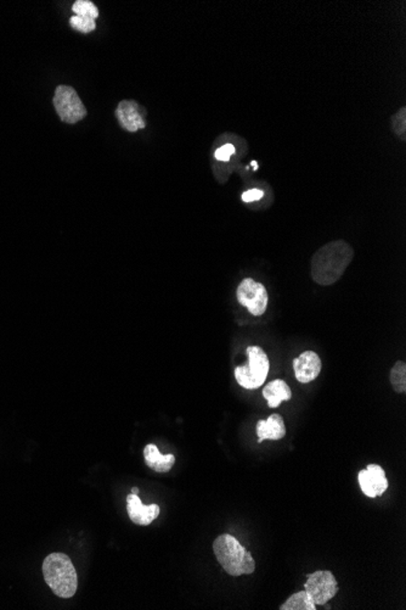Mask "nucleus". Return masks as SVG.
Returning a JSON list of instances; mask_svg holds the SVG:
<instances>
[{"label":"nucleus","mask_w":406,"mask_h":610,"mask_svg":"<svg viewBox=\"0 0 406 610\" xmlns=\"http://www.w3.org/2000/svg\"><path fill=\"white\" fill-rule=\"evenodd\" d=\"M354 257L347 242L334 240L320 247L310 262V276L317 284L329 287L339 282Z\"/></svg>","instance_id":"obj_1"},{"label":"nucleus","mask_w":406,"mask_h":610,"mask_svg":"<svg viewBox=\"0 0 406 610\" xmlns=\"http://www.w3.org/2000/svg\"><path fill=\"white\" fill-rule=\"evenodd\" d=\"M213 551L221 568L231 577L250 575L256 570L252 555L231 535L218 536L213 542Z\"/></svg>","instance_id":"obj_2"},{"label":"nucleus","mask_w":406,"mask_h":610,"mask_svg":"<svg viewBox=\"0 0 406 610\" xmlns=\"http://www.w3.org/2000/svg\"><path fill=\"white\" fill-rule=\"evenodd\" d=\"M43 575L57 597L71 598L76 594L78 577L68 555L64 553L48 555L43 563Z\"/></svg>","instance_id":"obj_3"},{"label":"nucleus","mask_w":406,"mask_h":610,"mask_svg":"<svg viewBox=\"0 0 406 610\" xmlns=\"http://www.w3.org/2000/svg\"><path fill=\"white\" fill-rule=\"evenodd\" d=\"M246 353L248 356V362L247 365L236 367L235 378L243 389L254 390L265 382L270 363L267 353L259 346H248Z\"/></svg>","instance_id":"obj_4"},{"label":"nucleus","mask_w":406,"mask_h":610,"mask_svg":"<svg viewBox=\"0 0 406 610\" xmlns=\"http://www.w3.org/2000/svg\"><path fill=\"white\" fill-rule=\"evenodd\" d=\"M53 102L55 106L56 114H59L62 122L73 124L87 116V109L81 98L70 85H59L56 88Z\"/></svg>","instance_id":"obj_5"},{"label":"nucleus","mask_w":406,"mask_h":610,"mask_svg":"<svg viewBox=\"0 0 406 610\" xmlns=\"http://www.w3.org/2000/svg\"><path fill=\"white\" fill-rule=\"evenodd\" d=\"M305 592L315 606H324L339 592V582L330 570H317L307 577Z\"/></svg>","instance_id":"obj_6"},{"label":"nucleus","mask_w":406,"mask_h":610,"mask_svg":"<svg viewBox=\"0 0 406 610\" xmlns=\"http://www.w3.org/2000/svg\"><path fill=\"white\" fill-rule=\"evenodd\" d=\"M237 301L250 311L251 314L256 317L265 314L268 307L267 289L260 283H257L252 278L242 280L236 291Z\"/></svg>","instance_id":"obj_7"},{"label":"nucleus","mask_w":406,"mask_h":610,"mask_svg":"<svg viewBox=\"0 0 406 610\" xmlns=\"http://www.w3.org/2000/svg\"><path fill=\"white\" fill-rule=\"evenodd\" d=\"M358 479L361 491L370 498L382 496L390 485L385 478V469L377 464H368L366 469L360 471Z\"/></svg>","instance_id":"obj_8"},{"label":"nucleus","mask_w":406,"mask_h":610,"mask_svg":"<svg viewBox=\"0 0 406 610\" xmlns=\"http://www.w3.org/2000/svg\"><path fill=\"white\" fill-rule=\"evenodd\" d=\"M322 365L320 357L317 352L305 351L293 360V369L295 375L298 382L302 384L315 380L322 372Z\"/></svg>","instance_id":"obj_9"},{"label":"nucleus","mask_w":406,"mask_h":610,"mask_svg":"<svg viewBox=\"0 0 406 610\" xmlns=\"http://www.w3.org/2000/svg\"><path fill=\"white\" fill-rule=\"evenodd\" d=\"M138 102L134 100H123L119 102L116 110V116L123 129L128 132H136L146 127L144 116Z\"/></svg>","instance_id":"obj_10"},{"label":"nucleus","mask_w":406,"mask_h":610,"mask_svg":"<svg viewBox=\"0 0 406 610\" xmlns=\"http://www.w3.org/2000/svg\"><path fill=\"white\" fill-rule=\"evenodd\" d=\"M127 512L134 524L146 526L160 515V507L157 505H144L138 495L131 493L127 497Z\"/></svg>","instance_id":"obj_11"},{"label":"nucleus","mask_w":406,"mask_h":610,"mask_svg":"<svg viewBox=\"0 0 406 610\" xmlns=\"http://www.w3.org/2000/svg\"><path fill=\"white\" fill-rule=\"evenodd\" d=\"M257 435L259 444L265 440H281L286 435L284 418L280 414H271L267 420H259Z\"/></svg>","instance_id":"obj_12"},{"label":"nucleus","mask_w":406,"mask_h":610,"mask_svg":"<svg viewBox=\"0 0 406 610\" xmlns=\"http://www.w3.org/2000/svg\"><path fill=\"white\" fill-rule=\"evenodd\" d=\"M263 397L267 400L268 406L270 408H278L284 401H290L292 397V391L286 382L281 379H276L270 382L263 389Z\"/></svg>","instance_id":"obj_13"},{"label":"nucleus","mask_w":406,"mask_h":610,"mask_svg":"<svg viewBox=\"0 0 406 610\" xmlns=\"http://www.w3.org/2000/svg\"><path fill=\"white\" fill-rule=\"evenodd\" d=\"M144 457L146 466L157 473L170 471L175 463V457L173 454H165L163 456V454H160L158 447L156 445H153V444L145 447Z\"/></svg>","instance_id":"obj_14"},{"label":"nucleus","mask_w":406,"mask_h":610,"mask_svg":"<svg viewBox=\"0 0 406 610\" xmlns=\"http://www.w3.org/2000/svg\"><path fill=\"white\" fill-rule=\"evenodd\" d=\"M280 610H317V606L305 592V589H303L288 598L284 604H281Z\"/></svg>","instance_id":"obj_15"},{"label":"nucleus","mask_w":406,"mask_h":610,"mask_svg":"<svg viewBox=\"0 0 406 610\" xmlns=\"http://www.w3.org/2000/svg\"><path fill=\"white\" fill-rule=\"evenodd\" d=\"M390 384L395 392L404 394L406 391V365L405 362L398 360L393 368L390 369Z\"/></svg>","instance_id":"obj_16"},{"label":"nucleus","mask_w":406,"mask_h":610,"mask_svg":"<svg viewBox=\"0 0 406 610\" xmlns=\"http://www.w3.org/2000/svg\"><path fill=\"white\" fill-rule=\"evenodd\" d=\"M73 13L76 16L90 17V18H98L99 10L89 0H78L72 6Z\"/></svg>","instance_id":"obj_17"},{"label":"nucleus","mask_w":406,"mask_h":610,"mask_svg":"<svg viewBox=\"0 0 406 610\" xmlns=\"http://www.w3.org/2000/svg\"><path fill=\"white\" fill-rule=\"evenodd\" d=\"M70 25H71L72 28L79 31L82 33H89L92 31L95 30V27H97V23H95V20H94V18L84 16H76V15L70 18Z\"/></svg>","instance_id":"obj_18"},{"label":"nucleus","mask_w":406,"mask_h":610,"mask_svg":"<svg viewBox=\"0 0 406 610\" xmlns=\"http://www.w3.org/2000/svg\"><path fill=\"white\" fill-rule=\"evenodd\" d=\"M392 127L397 136L405 141L406 139V109L402 107L397 114H393L392 117Z\"/></svg>","instance_id":"obj_19"},{"label":"nucleus","mask_w":406,"mask_h":610,"mask_svg":"<svg viewBox=\"0 0 406 610\" xmlns=\"http://www.w3.org/2000/svg\"><path fill=\"white\" fill-rule=\"evenodd\" d=\"M235 151H236V149L233 144H225L220 146L219 149H216L214 157L218 161L226 162L230 160V157L233 156Z\"/></svg>","instance_id":"obj_20"},{"label":"nucleus","mask_w":406,"mask_h":610,"mask_svg":"<svg viewBox=\"0 0 406 610\" xmlns=\"http://www.w3.org/2000/svg\"><path fill=\"white\" fill-rule=\"evenodd\" d=\"M264 196V191L260 189H250L242 194V201L243 203H253V201H259Z\"/></svg>","instance_id":"obj_21"},{"label":"nucleus","mask_w":406,"mask_h":610,"mask_svg":"<svg viewBox=\"0 0 406 610\" xmlns=\"http://www.w3.org/2000/svg\"><path fill=\"white\" fill-rule=\"evenodd\" d=\"M131 493H134V495H138V493H139V488H133V490H131Z\"/></svg>","instance_id":"obj_22"},{"label":"nucleus","mask_w":406,"mask_h":610,"mask_svg":"<svg viewBox=\"0 0 406 610\" xmlns=\"http://www.w3.org/2000/svg\"><path fill=\"white\" fill-rule=\"evenodd\" d=\"M252 166H253V167H254V171L258 170V164H257V162H256V161L252 162Z\"/></svg>","instance_id":"obj_23"}]
</instances>
